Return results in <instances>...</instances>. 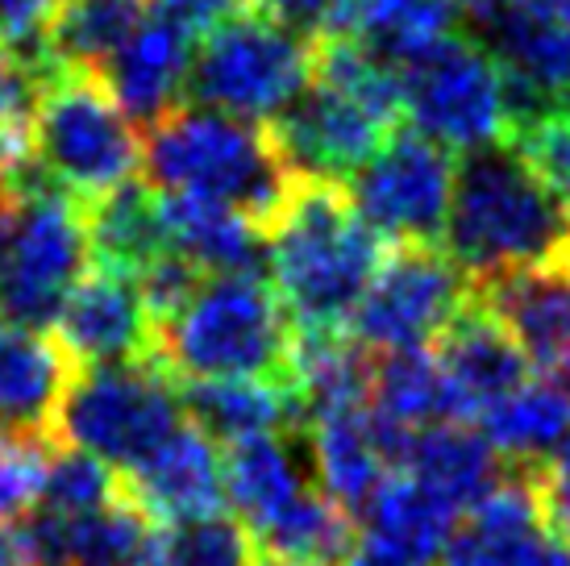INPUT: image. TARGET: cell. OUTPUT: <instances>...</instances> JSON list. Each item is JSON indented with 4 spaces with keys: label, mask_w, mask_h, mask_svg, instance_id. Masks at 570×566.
Listing matches in <instances>:
<instances>
[{
    "label": "cell",
    "mask_w": 570,
    "mask_h": 566,
    "mask_svg": "<svg viewBox=\"0 0 570 566\" xmlns=\"http://www.w3.org/2000/svg\"><path fill=\"white\" fill-rule=\"evenodd\" d=\"M524 471H529V484H533V496H538L546 537L570 550V438L550 458H541Z\"/></svg>",
    "instance_id": "cell-37"
},
{
    "label": "cell",
    "mask_w": 570,
    "mask_h": 566,
    "mask_svg": "<svg viewBox=\"0 0 570 566\" xmlns=\"http://www.w3.org/2000/svg\"><path fill=\"white\" fill-rule=\"evenodd\" d=\"M550 566H570V550H567V546L550 541Z\"/></svg>",
    "instance_id": "cell-46"
},
{
    "label": "cell",
    "mask_w": 570,
    "mask_h": 566,
    "mask_svg": "<svg viewBox=\"0 0 570 566\" xmlns=\"http://www.w3.org/2000/svg\"><path fill=\"white\" fill-rule=\"evenodd\" d=\"M471 296L512 333L541 379L570 392V254L479 280Z\"/></svg>",
    "instance_id": "cell-12"
},
{
    "label": "cell",
    "mask_w": 570,
    "mask_h": 566,
    "mask_svg": "<svg viewBox=\"0 0 570 566\" xmlns=\"http://www.w3.org/2000/svg\"><path fill=\"white\" fill-rule=\"evenodd\" d=\"M438 566H550V537H546V529L483 534V529H471L459 520Z\"/></svg>",
    "instance_id": "cell-35"
},
{
    "label": "cell",
    "mask_w": 570,
    "mask_h": 566,
    "mask_svg": "<svg viewBox=\"0 0 570 566\" xmlns=\"http://www.w3.org/2000/svg\"><path fill=\"white\" fill-rule=\"evenodd\" d=\"M146 17V0H63L42 33V71H88L100 76Z\"/></svg>",
    "instance_id": "cell-25"
},
{
    "label": "cell",
    "mask_w": 570,
    "mask_h": 566,
    "mask_svg": "<svg viewBox=\"0 0 570 566\" xmlns=\"http://www.w3.org/2000/svg\"><path fill=\"white\" fill-rule=\"evenodd\" d=\"M250 4L263 9L267 17H275L287 30L304 33V38L330 33V26L342 13V0H250Z\"/></svg>",
    "instance_id": "cell-40"
},
{
    "label": "cell",
    "mask_w": 570,
    "mask_h": 566,
    "mask_svg": "<svg viewBox=\"0 0 570 566\" xmlns=\"http://www.w3.org/2000/svg\"><path fill=\"white\" fill-rule=\"evenodd\" d=\"M246 0H146L150 13L167 17L171 26H179L184 33H191L196 42L205 38L213 26H222L229 13H238Z\"/></svg>",
    "instance_id": "cell-39"
},
{
    "label": "cell",
    "mask_w": 570,
    "mask_h": 566,
    "mask_svg": "<svg viewBox=\"0 0 570 566\" xmlns=\"http://www.w3.org/2000/svg\"><path fill=\"white\" fill-rule=\"evenodd\" d=\"M366 409H375L387 421L421 433L438 421H454L450 396H445L442 371L429 347L412 350H380L371 354V392Z\"/></svg>",
    "instance_id": "cell-29"
},
{
    "label": "cell",
    "mask_w": 570,
    "mask_h": 566,
    "mask_svg": "<svg viewBox=\"0 0 570 566\" xmlns=\"http://www.w3.org/2000/svg\"><path fill=\"white\" fill-rule=\"evenodd\" d=\"M163 534H167L171 566H254V558H258L250 529L225 513L184 520V525H171Z\"/></svg>",
    "instance_id": "cell-34"
},
{
    "label": "cell",
    "mask_w": 570,
    "mask_h": 566,
    "mask_svg": "<svg viewBox=\"0 0 570 566\" xmlns=\"http://www.w3.org/2000/svg\"><path fill=\"white\" fill-rule=\"evenodd\" d=\"M179 409L217 446L304 424L301 400L267 379H175Z\"/></svg>",
    "instance_id": "cell-21"
},
{
    "label": "cell",
    "mask_w": 570,
    "mask_h": 566,
    "mask_svg": "<svg viewBox=\"0 0 570 566\" xmlns=\"http://www.w3.org/2000/svg\"><path fill=\"white\" fill-rule=\"evenodd\" d=\"M117 475H121V491L142 508L155 529L213 517L225 508L222 446L191 421L179 424L142 462Z\"/></svg>",
    "instance_id": "cell-15"
},
{
    "label": "cell",
    "mask_w": 570,
    "mask_h": 566,
    "mask_svg": "<svg viewBox=\"0 0 570 566\" xmlns=\"http://www.w3.org/2000/svg\"><path fill=\"white\" fill-rule=\"evenodd\" d=\"M121 566H171V554H167V534H155L150 541H146L142 550L134 554V558H126Z\"/></svg>",
    "instance_id": "cell-44"
},
{
    "label": "cell",
    "mask_w": 570,
    "mask_h": 566,
    "mask_svg": "<svg viewBox=\"0 0 570 566\" xmlns=\"http://www.w3.org/2000/svg\"><path fill=\"white\" fill-rule=\"evenodd\" d=\"M504 71L512 121L546 109H562L570 96V17L554 13H500L483 26Z\"/></svg>",
    "instance_id": "cell-18"
},
{
    "label": "cell",
    "mask_w": 570,
    "mask_h": 566,
    "mask_svg": "<svg viewBox=\"0 0 570 566\" xmlns=\"http://www.w3.org/2000/svg\"><path fill=\"white\" fill-rule=\"evenodd\" d=\"M304 433H308V455H313L317 488L358 520L366 500H371V491L380 488V479L387 475V462H383L375 433H371L366 404L313 412L304 421Z\"/></svg>",
    "instance_id": "cell-22"
},
{
    "label": "cell",
    "mask_w": 570,
    "mask_h": 566,
    "mask_svg": "<svg viewBox=\"0 0 570 566\" xmlns=\"http://www.w3.org/2000/svg\"><path fill=\"white\" fill-rule=\"evenodd\" d=\"M222 488L234 517L258 537L271 520H279L308 488H317L308 433L304 424L279 433H254V438L222 446Z\"/></svg>",
    "instance_id": "cell-16"
},
{
    "label": "cell",
    "mask_w": 570,
    "mask_h": 566,
    "mask_svg": "<svg viewBox=\"0 0 570 566\" xmlns=\"http://www.w3.org/2000/svg\"><path fill=\"white\" fill-rule=\"evenodd\" d=\"M76 362L50 330H30L0 316V433L55 446V417Z\"/></svg>",
    "instance_id": "cell-17"
},
{
    "label": "cell",
    "mask_w": 570,
    "mask_h": 566,
    "mask_svg": "<svg viewBox=\"0 0 570 566\" xmlns=\"http://www.w3.org/2000/svg\"><path fill=\"white\" fill-rule=\"evenodd\" d=\"M9 201L0 205V316L50 330L71 287L92 271L83 205L30 158L9 167Z\"/></svg>",
    "instance_id": "cell-5"
},
{
    "label": "cell",
    "mask_w": 570,
    "mask_h": 566,
    "mask_svg": "<svg viewBox=\"0 0 570 566\" xmlns=\"http://www.w3.org/2000/svg\"><path fill=\"white\" fill-rule=\"evenodd\" d=\"M83 221H88V246H92L96 267L138 275L146 263H155L167 251L159 192L142 179H126L121 188L83 205Z\"/></svg>",
    "instance_id": "cell-26"
},
{
    "label": "cell",
    "mask_w": 570,
    "mask_h": 566,
    "mask_svg": "<svg viewBox=\"0 0 570 566\" xmlns=\"http://www.w3.org/2000/svg\"><path fill=\"white\" fill-rule=\"evenodd\" d=\"M191 47L196 38L171 26L167 17L150 13L138 21V30L129 33V42L109 59L100 79L109 84L117 105L129 113V121L150 126L175 105H184V79H188Z\"/></svg>",
    "instance_id": "cell-19"
},
{
    "label": "cell",
    "mask_w": 570,
    "mask_h": 566,
    "mask_svg": "<svg viewBox=\"0 0 570 566\" xmlns=\"http://www.w3.org/2000/svg\"><path fill=\"white\" fill-rule=\"evenodd\" d=\"M142 172L155 192L217 201L258 225L275 217L296 179L267 126L191 100L146 126Z\"/></svg>",
    "instance_id": "cell-3"
},
{
    "label": "cell",
    "mask_w": 570,
    "mask_h": 566,
    "mask_svg": "<svg viewBox=\"0 0 570 566\" xmlns=\"http://www.w3.org/2000/svg\"><path fill=\"white\" fill-rule=\"evenodd\" d=\"M400 113L409 129L445 150L500 146L512 129L504 71L479 38L450 33L400 67Z\"/></svg>",
    "instance_id": "cell-9"
},
{
    "label": "cell",
    "mask_w": 570,
    "mask_h": 566,
    "mask_svg": "<svg viewBox=\"0 0 570 566\" xmlns=\"http://www.w3.org/2000/svg\"><path fill=\"white\" fill-rule=\"evenodd\" d=\"M184 421L175 379L155 359L76 367L55 417V446H76L112 471H129Z\"/></svg>",
    "instance_id": "cell-8"
},
{
    "label": "cell",
    "mask_w": 570,
    "mask_h": 566,
    "mask_svg": "<svg viewBox=\"0 0 570 566\" xmlns=\"http://www.w3.org/2000/svg\"><path fill=\"white\" fill-rule=\"evenodd\" d=\"M462 0H342L330 33H342L383 64L404 67L442 38L459 33Z\"/></svg>",
    "instance_id": "cell-23"
},
{
    "label": "cell",
    "mask_w": 570,
    "mask_h": 566,
    "mask_svg": "<svg viewBox=\"0 0 570 566\" xmlns=\"http://www.w3.org/2000/svg\"><path fill=\"white\" fill-rule=\"evenodd\" d=\"M471 296V280L438 246H392L350 316L354 342L380 350L429 347Z\"/></svg>",
    "instance_id": "cell-11"
},
{
    "label": "cell",
    "mask_w": 570,
    "mask_h": 566,
    "mask_svg": "<svg viewBox=\"0 0 570 566\" xmlns=\"http://www.w3.org/2000/svg\"><path fill=\"white\" fill-rule=\"evenodd\" d=\"M59 9H63V0H0V38L13 42L26 59H33L38 71H42V59H38L42 33H47V26L55 21Z\"/></svg>",
    "instance_id": "cell-38"
},
{
    "label": "cell",
    "mask_w": 570,
    "mask_h": 566,
    "mask_svg": "<svg viewBox=\"0 0 570 566\" xmlns=\"http://www.w3.org/2000/svg\"><path fill=\"white\" fill-rule=\"evenodd\" d=\"M47 450L50 446L42 441H17L0 433V525L26 517L38 504Z\"/></svg>",
    "instance_id": "cell-36"
},
{
    "label": "cell",
    "mask_w": 570,
    "mask_h": 566,
    "mask_svg": "<svg viewBox=\"0 0 570 566\" xmlns=\"http://www.w3.org/2000/svg\"><path fill=\"white\" fill-rule=\"evenodd\" d=\"M512 9H517V13L570 17V0H504V4H500V13H512ZM500 13H495V17H500ZM495 17H491V21H495ZM483 26H488V21H483Z\"/></svg>",
    "instance_id": "cell-43"
},
{
    "label": "cell",
    "mask_w": 570,
    "mask_h": 566,
    "mask_svg": "<svg viewBox=\"0 0 570 566\" xmlns=\"http://www.w3.org/2000/svg\"><path fill=\"white\" fill-rule=\"evenodd\" d=\"M400 471H412L442 500H450L459 513H466L504 479L508 462L491 450V441L479 433L475 424L438 421L412 438L409 462Z\"/></svg>",
    "instance_id": "cell-24"
},
{
    "label": "cell",
    "mask_w": 570,
    "mask_h": 566,
    "mask_svg": "<svg viewBox=\"0 0 570 566\" xmlns=\"http://www.w3.org/2000/svg\"><path fill=\"white\" fill-rule=\"evenodd\" d=\"M254 566H304V563H292V558H275V554H263V550H258Z\"/></svg>",
    "instance_id": "cell-45"
},
{
    "label": "cell",
    "mask_w": 570,
    "mask_h": 566,
    "mask_svg": "<svg viewBox=\"0 0 570 566\" xmlns=\"http://www.w3.org/2000/svg\"><path fill=\"white\" fill-rule=\"evenodd\" d=\"M292 333L267 275H205L188 304L155 330V362L171 379H267L292 392Z\"/></svg>",
    "instance_id": "cell-4"
},
{
    "label": "cell",
    "mask_w": 570,
    "mask_h": 566,
    "mask_svg": "<svg viewBox=\"0 0 570 566\" xmlns=\"http://www.w3.org/2000/svg\"><path fill=\"white\" fill-rule=\"evenodd\" d=\"M26 158L55 188L92 205L142 172V126L129 121L100 76L55 71L33 109Z\"/></svg>",
    "instance_id": "cell-6"
},
{
    "label": "cell",
    "mask_w": 570,
    "mask_h": 566,
    "mask_svg": "<svg viewBox=\"0 0 570 566\" xmlns=\"http://www.w3.org/2000/svg\"><path fill=\"white\" fill-rule=\"evenodd\" d=\"M567 109H570V96H567Z\"/></svg>",
    "instance_id": "cell-48"
},
{
    "label": "cell",
    "mask_w": 570,
    "mask_h": 566,
    "mask_svg": "<svg viewBox=\"0 0 570 566\" xmlns=\"http://www.w3.org/2000/svg\"><path fill=\"white\" fill-rule=\"evenodd\" d=\"M47 76L13 42L0 38V167L9 172L30 150V126Z\"/></svg>",
    "instance_id": "cell-33"
},
{
    "label": "cell",
    "mask_w": 570,
    "mask_h": 566,
    "mask_svg": "<svg viewBox=\"0 0 570 566\" xmlns=\"http://www.w3.org/2000/svg\"><path fill=\"white\" fill-rule=\"evenodd\" d=\"M0 566H33L21 529H9V525H0Z\"/></svg>",
    "instance_id": "cell-42"
},
{
    "label": "cell",
    "mask_w": 570,
    "mask_h": 566,
    "mask_svg": "<svg viewBox=\"0 0 570 566\" xmlns=\"http://www.w3.org/2000/svg\"><path fill=\"white\" fill-rule=\"evenodd\" d=\"M50 333L76 367H121L155 359V316L138 292V280L96 263L71 287Z\"/></svg>",
    "instance_id": "cell-13"
},
{
    "label": "cell",
    "mask_w": 570,
    "mask_h": 566,
    "mask_svg": "<svg viewBox=\"0 0 570 566\" xmlns=\"http://www.w3.org/2000/svg\"><path fill=\"white\" fill-rule=\"evenodd\" d=\"M429 354L442 371L454 421L466 424H475L495 400H504L508 392L533 379L524 350L475 296L462 300L459 313L429 342Z\"/></svg>",
    "instance_id": "cell-14"
},
{
    "label": "cell",
    "mask_w": 570,
    "mask_h": 566,
    "mask_svg": "<svg viewBox=\"0 0 570 566\" xmlns=\"http://www.w3.org/2000/svg\"><path fill=\"white\" fill-rule=\"evenodd\" d=\"M358 541V520L342 504H333L321 488H308L279 520H271L254 546L275 558H292L304 566H342Z\"/></svg>",
    "instance_id": "cell-30"
},
{
    "label": "cell",
    "mask_w": 570,
    "mask_h": 566,
    "mask_svg": "<svg viewBox=\"0 0 570 566\" xmlns=\"http://www.w3.org/2000/svg\"><path fill=\"white\" fill-rule=\"evenodd\" d=\"M9 201V175H4V167H0V205Z\"/></svg>",
    "instance_id": "cell-47"
},
{
    "label": "cell",
    "mask_w": 570,
    "mask_h": 566,
    "mask_svg": "<svg viewBox=\"0 0 570 566\" xmlns=\"http://www.w3.org/2000/svg\"><path fill=\"white\" fill-rule=\"evenodd\" d=\"M475 429L508 467H533L570 438V392L533 375L517 392L495 400L475 421Z\"/></svg>",
    "instance_id": "cell-28"
},
{
    "label": "cell",
    "mask_w": 570,
    "mask_h": 566,
    "mask_svg": "<svg viewBox=\"0 0 570 566\" xmlns=\"http://www.w3.org/2000/svg\"><path fill=\"white\" fill-rule=\"evenodd\" d=\"M445 254L471 283L570 254V208L550 196L512 146H483L454 167Z\"/></svg>",
    "instance_id": "cell-2"
},
{
    "label": "cell",
    "mask_w": 570,
    "mask_h": 566,
    "mask_svg": "<svg viewBox=\"0 0 570 566\" xmlns=\"http://www.w3.org/2000/svg\"><path fill=\"white\" fill-rule=\"evenodd\" d=\"M313 84V38L287 30L250 0L191 47L184 100L271 126Z\"/></svg>",
    "instance_id": "cell-7"
},
{
    "label": "cell",
    "mask_w": 570,
    "mask_h": 566,
    "mask_svg": "<svg viewBox=\"0 0 570 566\" xmlns=\"http://www.w3.org/2000/svg\"><path fill=\"white\" fill-rule=\"evenodd\" d=\"M342 566H433V563L412 558V554H404L400 546H392V541H383L375 534H358L354 550L342 558Z\"/></svg>",
    "instance_id": "cell-41"
},
{
    "label": "cell",
    "mask_w": 570,
    "mask_h": 566,
    "mask_svg": "<svg viewBox=\"0 0 570 566\" xmlns=\"http://www.w3.org/2000/svg\"><path fill=\"white\" fill-rule=\"evenodd\" d=\"M167 251L184 254L205 275H267V237L263 225L246 213L200 196H167L159 192Z\"/></svg>",
    "instance_id": "cell-20"
},
{
    "label": "cell",
    "mask_w": 570,
    "mask_h": 566,
    "mask_svg": "<svg viewBox=\"0 0 570 566\" xmlns=\"http://www.w3.org/2000/svg\"><path fill=\"white\" fill-rule=\"evenodd\" d=\"M358 217L392 246H438L450 217L454 150L416 129H396L346 179Z\"/></svg>",
    "instance_id": "cell-10"
},
{
    "label": "cell",
    "mask_w": 570,
    "mask_h": 566,
    "mask_svg": "<svg viewBox=\"0 0 570 566\" xmlns=\"http://www.w3.org/2000/svg\"><path fill=\"white\" fill-rule=\"evenodd\" d=\"M267 280L296 330H350L383 258V237L358 217L346 184L296 175L263 225Z\"/></svg>",
    "instance_id": "cell-1"
},
{
    "label": "cell",
    "mask_w": 570,
    "mask_h": 566,
    "mask_svg": "<svg viewBox=\"0 0 570 566\" xmlns=\"http://www.w3.org/2000/svg\"><path fill=\"white\" fill-rule=\"evenodd\" d=\"M121 496V475L109 462H100L88 450L76 446H50L47 467H42V488H38V508L47 513H96Z\"/></svg>",
    "instance_id": "cell-31"
},
{
    "label": "cell",
    "mask_w": 570,
    "mask_h": 566,
    "mask_svg": "<svg viewBox=\"0 0 570 566\" xmlns=\"http://www.w3.org/2000/svg\"><path fill=\"white\" fill-rule=\"evenodd\" d=\"M504 146H512V155L521 158L529 172L538 175L570 208V109H546L533 117H517L508 129Z\"/></svg>",
    "instance_id": "cell-32"
},
{
    "label": "cell",
    "mask_w": 570,
    "mask_h": 566,
    "mask_svg": "<svg viewBox=\"0 0 570 566\" xmlns=\"http://www.w3.org/2000/svg\"><path fill=\"white\" fill-rule=\"evenodd\" d=\"M366 534L400 546L412 558L438 563L459 529L462 513L412 471H387L363 508Z\"/></svg>",
    "instance_id": "cell-27"
}]
</instances>
